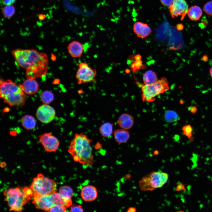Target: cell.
Returning <instances> with one entry per match:
<instances>
[{"label": "cell", "mask_w": 212, "mask_h": 212, "mask_svg": "<svg viewBox=\"0 0 212 212\" xmlns=\"http://www.w3.org/2000/svg\"><path fill=\"white\" fill-rule=\"evenodd\" d=\"M11 52L17 64L26 69L27 79L34 80L45 76L48 64L46 54L36 49L19 48Z\"/></svg>", "instance_id": "cell-1"}, {"label": "cell", "mask_w": 212, "mask_h": 212, "mask_svg": "<svg viewBox=\"0 0 212 212\" xmlns=\"http://www.w3.org/2000/svg\"><path fill=\"white\" fill-rule=\"evenodd\" d=\"M91 142L92 140L83 133H76L68 148V151L74 160L81 163L85 167L91 165L93 163Z\"/></svg>", "instance_id": "cell-2"}, {"label": "cell", "mask_w": 212, "mask_h": 212, "mask_svg": "<svg viewBox=\"0 0 212 212\" xmlns=\"http://www.w3.org/2000/svg\"><path fill=\"white\" fill-rule=\"evenodd\" d=\"M26 94L22 85L18 84L11 80H0V96L4 102L11 107H22L26 100Z\"/></svg>", "instance_id": "cell-3"}, {"label": "cell", "mask_w": 212, "mask_h": 212, "mask_svg": "<svg viewBox=\"0 0 212 212\" xmlns=\"http://www.w3.org/2000/svg\"><path fill=\"white\" fill-rule=\"evenodd\" d=\"M3 194L10 211L21 212L24 206L33 197L30 187H18L4 191Z\"/></svg>", "instance_id": "cell-4"}, {"label": "cell", "mask_w": 212, "mask_h": 212, "mask_svg": "<svg viewBox=\"0 0 212 212\" xmlns=\"http://www.w3.org/2000/svg\"><path fill=\"white\" fill-rule=\"evenodd\" d=\"M168 175L160 171H153L143 177L139 181L142 191H152L161 188L167 181Z\"/></svg>", "instance_id": "cell-5"}, {"label": "cell", "mask_w": 212, "mask_h": 212, "mask_svg": "<svg viewBox=\"0 0 212 212\" xmlns=\"http://www.w3.org/2000/svg\"><path fill=\"white\" fill-rule=\"evenodd\" d=\"M33 194L45 196L52 194L57 190V184L53 179L45 177L39 173L33 178L30 187Z\"/></svg>", "instance_id": "cell-6"}, {"label": "cell", "mask_w": 212, "mask_h": 212, "mask_svg": "<svg viewBox=\"0 0 212 212\" xmlns=\"http://www.w3.org/2000/svg\"><path fill=\"white\" fill-rule=\"evenodd\" d=\"M169 89L168 81L165 77L161 78L160 80L152 84H144L141 87L143 101L149 102L153 101L155 97Z\"/></svg>", "instance_id": "cell-7"}, {"label": "cell", "mask_w": 212, "mask_h": 212, "mask_svg": "<svg viewBox=\"0 0 212 212\" xmlns=\"http://www.w3.org/2000/svg\"><path fill=\"white\" fill-rule=\"evenodd\" d=\"M32 203L37 209L47 211L53 206L60 205L65 206L64 202L59 193L40 196L34 194Z\"/></svg>", "instance_id": "cell-8"}, {"label": "cell", "mask_w": 212, "mask_h": 212, "mask_svg": "<svg viewBox=\"0 0 212 212\" xmlns=\"http://www.w3.org/2000/svg\"><path fill=\"white\" fill-rule=\"evenodd\" d=\"M95 69L91 68L86 62L78 64L76 78L79 84L87 83L94 81L97 76Z\"/></svg>", "instance_id": "cell-9"}, {"label": "cell", "mask_w": 212, "mask_h": 212, "mask_svg": "<svg viewBox=\"0 0 212 212\" xmlns=\"http://www.w3.org/2000/svg\"><path fill=\"white\" fill-rule=\"evenodd\" d=\"M56 115L54 109L48 104H44L39 106L36 112L37 118L41 122L48 124L54 119Z\"/></svg>", "instance_id": "cell-10"}, {"label": "cell", "mask_w": 212, "mask_h": 212, "mask_svg": "<svg viewBox=\"0 0 212 212\" xmlns=\"http://www.w3.org/2000/svg\"><path fill=\"white\" fill-rule=\"evenodd\" d=\"M38 137L45 151L54 152L58 149L59 144V140L51 132L44 133Z\"/></svg>", "instance_id": "cell-11"}, {"label": "cell", "mask_w": 212, "mask_h": 212, "mask_svg": "<svg viewBox=\"0 0 212 212\" xmlns=\"http://www.w3.org/2000/svg\"><path fill=\"white\" fill-rule=\"evenodd\" d=\"M168 8L171 16L174 18L180 16L181 20L184 18L189 8L188 4L185 0H174L173 4Z\"/></svg>", "instance_id": "cell-12"}, {"label": "cell", "mask_w": 212, "mask_h": 212, "mask_svg": "<svg viewBox=\"0 0 212 212\" xmlns=\"http://www.w3.org/2000/svg\"><path fill=\"white\" fill-rule=\"evenodd\" d=\"M133 29L138 37L142 39L147 37L152 32L151 29L147 24L141 21L135 22L133 24Z\"/></svg>", "instance_id": "cell-13"}, {"label": "cell", "mask_w": 212, "mask_h": 212, "mask_svg": "<svg viewBox=\"0 0 212 212\" xmlns=\"http://www.w3.org/2000/svg\"><path fill=\"white\" fill-rule=\"evenodd\" d=\"M80 195L83 200L86 202H90L97 198V191L95 187L87 185L84 186L82 188Z\"/></svg>", "instance_id": "cell-14"}, {"label": "cell", "mask_w": 212, "mask_h": 212, "mask_svg": "<svg viewBox=\"0 0 212 212\" xmlns=\"http://www.w3.org/2000/svg\"><path fill=\"white\" fill-rule=\"evenodd\" d=\"M68 52L72 57H80L83 52V47L82 44L77 41H73L69 44L67 47Z\"/></svg>", "instance_id": "cell-15"}, {"label": "cell", "mask_w": 212, "mask_h": 212, "mask_svg": "<svg viewBox=\"0 0 212 212\" xmlns=\"http://www.w3.org/2000/svg\"><path fill=\"white\" fill-rule=\"evenodd\" d=\"M22 86L24 92L27 95L34 94L39 90V84L34 79H27L24 81Z\"/></svg>", "instance_id": "cell-16"}, {"label": "cell", "mask_w": 212, "mask_h": 212, "mask_svg": "<svg viewBox=\"0 0 212 212\" xmlns=\"http://www.w3.org/2000/svg\"><path fill=\"white\" fill-rule=\"evenodd\" d=\"M59 193L63 200L66 207L70 206L72 204L71 198L73 196V191L69 186H61Z\"/></svg>", "instance_id": "cell-17"}, {"label": "cell", "mask_w": 212, "mask_h": 212, "mask_svg": "<svg viewBox=\"0 0 212 212\" xmlns=\"http://www.w3.org/2000/svg\"><path fill=\"white\" fill-rule=\"evenodd\" d=\"M118 123L120 126L125 130H128L131 128L134 123V120L132 117L127 113H124L119 117Z\"/></svg>", "instance_id": "cell-18"}, {"label": "cell", "mask_w": 212, "mask_h": 212, "mask_svg": "<svg viewBox=\"0 0 212 212\" xmlns=\"http://www.w3.org/2000/svg\"><path fill=\"white\" fill-rule=\"evenodd\" d=\"M22 126L27 130L34 129L36 125L34 117L32 115H25L22 116L21 120Z\"/></svg>", "instance_id": "cell-19"}, {"label": "cell", "mask_w": 212, "mask_h": 212, "mask_svg": "<svg viewBox=\"0 0 212 212\" xmlns=\"http://www.w3.org/2000/svg\"><path fill=\"white\" fill-rule=\"evenodd\" d=\"M202 11L198 6H193L188 8L187 14L191 20L196 21L198 20L202 15Z\"/></svg>", "instance_id": "cell-20"}, {"label": "cell", "mask_w": 212, "mask_h": 212, "mask_svg": "<svg viewBox=\"0 0 212 212\" xmlns=\"http://www.w3.org/2000/svg\"><path fill=\"white\" fill-rule=\"evenodd\" d=\"M114 138L116 141L120 143L127 142L130 137L128 132L126 130L119 129L115 130L114 133Z\"/></svg>", "instance_id": "cell-21"}, {"label": "cell", "mask_w": 212, "mask_h": 212, "mask_svg": "<svg viewBox=\"0 0 212 212\" xmlns=\"http://www.w3.org/2000/svg\"><path fill=\"white\" fill-rule=\"evenodd\" d=\"M113 127V125L110 122H106L103 124L99 129L101 135L105 138L110 137L112 133Z\"/></svg>", "instance_id": "cell-22"}, {"label": "cell", "mask_w": 212, "mask_h": 212, "mask_svg": "<svg viewBox=\"0 0 212 212\" xmlns=\"http://www.w3.org/2000/svg\"><path fill=\"white\" fill-rule=\"evenodd\" d=\"M143 79L144 84L146 85L153 84L158 80L155 73L151 70H148L144 73Z\"/></svg>", "instance_id": "cell-23"}, {"label": "cell", "mask_w": 212, "mask_h": 212, "mask_svg": "<svg viewBox=\"0 0 212 212\" xmlns=\"http://www.w3.org/2000/svg\"><path fill=\"white\" fill-rule=\"evenodd\" d=\"M164 116L166 121L169 123L175 122L180 119L178 114L175 111L172 110L166 111Z\"/></svg>", "instance_id": "cell-24"}, {"label": "cell", "mask_w": 212, "mask_h": 212, "mask_svg": "<svg viewBox=\"0 0 212 212\" xmlns=\"http://www.w3.org/2000/svg\"><path fill=\"white\" fill-rule=\"evenodd\" d=\"M40 98L44 104L49 105L54 100V96L51 91L45 90L42 93Z\"/></svg>", "instance_id": "cell-25"}, {"label": "cell", "mask_w": 212, "mask_h": 212, "mask_svg": "<svg viewBox=\"0 0 212 212\" xmlns=\"http://www.w3.org/2000/svg\"><path fill=\"white\" fill-rule=\"evenodd\" d=\"M15 9L12 5H5L2 9V13L4 16L6 18H9L14 14Z\"/></svg>", "instance_id": "cell-26"}, {"label": "cell", "mask_w": 212, "mask_h": 212, "mask_svg": "<svg viewBox=\"0 0 212 212\" xmlns=\"http://www.w3.org/2000/svg\"><path fill=\"white\" fill-rule=\"evenodd\" d=\"M183 134L187 137L191 141L195 138L193 136V128L190 124L184 125L182 128Z\"/></svg>", "instance_id": "cell-27"}, {"label": "cell", "mask_w": 212, "mask_h": 212, "mask_svg": "<svg viewBox=\"0 0 212 212\" xmlns=\"http://www.w3.org/2000/svg\"><path fill=\"white\" fill-rule=\"evenodd\" d=\"M66 208L67 207L64 206L56 205L50 208L48 211L58 212H66Z\"/></svg>", "instance_id": "cell-28"}, {"label": "cell", "mask_w": 212, "mask_h": 212, "mask_svg": "<svg viewBox=\"0 0 212 212\" xmlns=\"http://www.w3.org/2000/svg\"><path fill=\"white\" fill-rule=\"evenodd\" d=\"M205 13L209 16H212V1H210L205 4L203 6Z\"/></svg>", "instance_id": "cell-29"}, {"label": "cell", "mask_w": 212, "mask_h": 212, "mask_svg": "<svg viewBox=\"0 0 212 212\" xmlns=\"http://www.w3.org/2000/svg\"><path fill=\"white\" fill-rule=\"evenodd\" d=\"M70 212H83V209L80 205H73L71 207Z\"/></svg>", "instance_id": "cell-30"}, {"label": "cell", "mask_w": 212, "mask_h": 212, "mask_svg": "<svg viewBox=\"0 0 212 212\" xmlns=\"http://www.w3.org/2000/svg\"><path fill=\"white\" fill-rule=\"evenodd\" d=\"M174 0H160L161 4L163 6L169 7L173 3Z\"/></svg>", "instance_id": "cell-31"}, {"label": "cell", "mask_w": 212, "mask_h": 212, "mask_svg": "<svg viewBox=\"0 0 212 212\" xmlns=\"http://www.w3.org/2000/svg\"><path fill=\"white\" fill-rule=\"evenodd\" d=\"M186 184L182 183L178 184L176 187L175 191H180L182 190L186 191L185 188Z\"/></svg>", "instance_id": "cell-32"}, {"label": "cell", "mask_w": 212, "mask_h": 212, "mask_svg": "<svg viewBox=\"0 0 212 212\" xmlns=\"http://www.w3.org/2000/svg\"><path fill=\"white\" fill-rule=\"evenodd\" d=\"M3 4L5 5H9L12 4L16 0H1Z\"/></svg>", "instance_id": "cell-33"}, {"label": "cell", "mask_w": 212, "mask_h": 212, "mask_svg": "<svg viewBox=\"0 0 212 212\" xmlns=\"http://www.w3.org/2000/svg\"><path fill=\"white\" fill-rule=\"evenodd\" d=\"M188 110L191 112L193 114H195L197 110V108L196 106H192L188 107Z\"/></svg>", "instance_id": "cell-34"}, {"label": "cell", "mask_w": 212, "mask_h": 212, "mask_svg": "<svg viewBox=\"0 0 212 212\" xmlns=\"http://www.w3.org/2000/svg\"><path fill=\"white\" fill-rule=\"evenodd\" d=\"M46 18L45 15L43 14H40L38 16L39 19L41 20H44Z\"/></svg>", "instance_id": "cell-35"}, {"label": "cell", "mask_w": 212, "mask_h": 212, "mask_svg": "<svg viewBox=\"0 0 212 212\" xmlns=\"http://www.w3.org/2000/svg\"><path fill=\"white\" fill-rule=\"evenodd\" d=\"M127 211L128 212H135L136 211V209L134 207H130L128 208Z\"/></svg>", "instance_id": "cell-36"}, {"label": "cell", "mask_w": 212, "mask_h": 212, "mask_svg": "<svg viewBox=\"0 0 212 212\" xmlns=\"http://www.w3.org/2000/svg\"><path fill=\"white\" fill-rule=\"evenodd\" d=\"M209 73L210 77L212 79V66H211L209 69Z\"/></svg>", "instance_id": "cell-37"}, {"label": "cell", "mask_w": 212, "mask_h": 212, "mask_svg": "<svg viewBox=\"0 0 212 212\" xmlns=\"http://www.w3.org/2000/svg\"><path fill=\"white\" fill-rule=\"evenodd\" d=\"M175 139L176 140L178 141V140H179V136L178 135H176L175 136Z\"/></svg>", "instance_id": "cell-38"}, {"label": "cell", "mask_w": 212, "mask_h": 212, "mask_svg": "<svg viewBox=\"0 0 212 212\" xmlns=\"http://www.w3.org/2000/svg\"><path fill=\"white\" fill-rule=\"evenodd\" d=\"M131 175L130 174H127V175H126L125 178H130Z\"/></svg>", "instance_id": "cell-39"}, {"label": "cell", "mask_w": 212, "mask_h": 212, "mask_svg": "<svg viewBox=\"0 0 212 212\" xmlns=\"http://www.w3.org/2000/svg\"><path fill=\"white\" fill-rule=\"evenodd\" d=\"M158 153H159V152H158V151H157V150L155 151H154V154L155 155L158 154Z\"/></svg>", "instance_id": "cell-40"}, {"label": "cell", "mask_w": 212, "mask_h": 212, "mask_svg": "<svg viewBox=\"0 0 212 212\" xmlns=\"http://www.w3.org/2000/svg\"><path fill=\"white\" fill-rule=\"evenodd\" d=\"M180 102L181 104H183L184 103L183 100L182 99L180 100Z\"/></svg>", "instance_id": "cell-41"}, {"label": "cell", "mask_w": 212, "mask_h": 212, "mask_svg": "<svg viewBox=\"0 0 212 212\" xmlns=\"http://www.w3.org/2000/svg\"><path fill=\"white\" fill-rule=\"evenodd\" d=\"M211 196H212V195H211Z\"/></svg>", "instance_id": "cell-42"}, {"label": "cell", "mask_w": 212, "mask_h": 212, "mask_svg": "<svg viewBox=\"0 0 212 212\" xmlns=\"http://www.w3.org/2000/svg\"></svg>", "instance_id": "cell-43"}]
</instances>
